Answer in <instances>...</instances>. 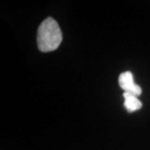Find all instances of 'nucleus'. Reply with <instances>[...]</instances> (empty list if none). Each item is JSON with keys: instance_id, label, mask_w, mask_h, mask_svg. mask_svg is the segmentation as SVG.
Instances as JSON below:
<instances>
[{"instance_id": "obj_1", "label": "nucleus", "mask_w": 150, "mask_h": 150, "mask_svg": "<svg viewBox=\"0 0 150 150\" xmlns=\"http://www.w3.org/2000/svg\"><path fill=\"white\" fill-rule=\"evenodd\" d=\"M63 40V34L59 23L49 17L39 25L37 33V43L39 50L48 53L56 50Z\"/></svg>"}, {"instance_id": "obj_2", "label": "nucleus", "mask_w": 150, "mask_h": 150, "mask_svg": "<svg viewBox=\"0 0 150 150\" xmlns=\"http://www.w3.org/2000/svg\"><path fill=\"white\" fill-rule=\"evenodd\" d=\"M118 83L124 93H131L137 97L142 93V88L134 83V76L130 71H126L119 75Z\"/></svg>"}, {"instance_id": "obj_3", "label": "nucleus", "mask_w": 150, "mask_h": 150, "mask_svg": "<svg viewBox=\"0 0 150 150\" xmlns=\"http://www.w3.org/2000/svg\"><path fill=\"white\" fill-rule=\"evenodd\" d=\"M123 96L124 98L123 104L124 107L128 110V112H133L142 108V103L137 96L128 93H123Z\"/></svg>"}]
</instances>
